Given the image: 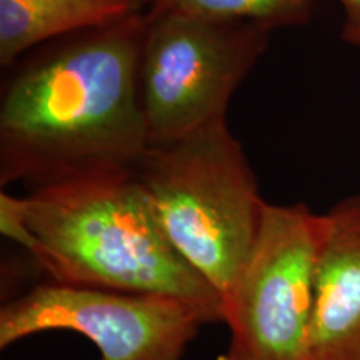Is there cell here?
I'll return each mask as SVG.
<instances>
[{"mask_svg": "<svg viewBox=\"0 0 360 360\" xmlns=\"http://www.w3.org/2000/svg\"><path fill=\"white\" fill-rule=\"evenodd\" d=\"M147 8L52 40L8 69L0 98V187L30 191L134 170L148 148L139 97Z\"/></svg>", "mask_w": 360, "mask_h": 360, "instance_id": "6da1fadb", "label": "cell"}, {"mask_svg": "<svg viewBox=\"0 0 360 360\" xmlns=\"http://www.w3.org/2000/svg\"><path fill=\"white\" fill-rule=\"evenodd\" d=\"M27 250L49 282L172 295L222 322V299L180 257L134 170L30 191Z\"/></svg>", "mask_w": 360, "mask_h": 360, "instance_id": "7a4b0ae2", "label": "cell"}, {"mask_svg": "<svg viewBox=\"0 0 360 360\" xmlns=\"http://www.w3.org/2000/svg\"><path fill=\"white\" fill-rule=\"evenodd\" d=\"M135 175L170 244L224 304L267 204L227 120L175 142L148 146Z\"/></svg>", "mask_w": 360, "mask_h": 360, "instance_id": "3957f363", "label": "cell"}, {"mask_svg": "<svg viewBox=\"0 0 360 360\" xmlns=\"http://www.w3.org/2000/svg\"><path fill=\"white\" fill-rule=\"evenodd\" d=\"M272 30L147 8L139 97L148 146L225 119L229 103L269 47Z\"/></svg>", "mask_w": 360, "mask_h": 360, "instance_id": "277c9868", "label": "cell"}, {"mask_svg": "<svg viewBox=\"0 0 360 360\" xmlns=\"http://www.w3.org/2000/svg\"><path fill=\"white\" fill-rule=\"evenodd\" d=\"M322 214L265 204L257 237L224 299L225 360H309Z\"/></svg>", "mask_w": 360, "mask_h": 360, "instance_id": "5b68a950", "label": "cell"}, {"mask_svg": "<svg viewBox=\"0 0 360 360\" xmlns=\"http://www.w3.org/2000/svg\"><path fill=\"white\" fill-rule=\"evenodd\" d=\"M210 322L209 314L179 297L45 281L0 309V349L72 330L96 345L101 360H182Z\"/></svg>", "mask_w": 360, "mask_h": 360, "instance_id": "8992f818", "label": "cell"}, {"mask_svg": "<svg viewBox=\"0 0 360 360\" xmlns=\"http://www.w3.org/2000/svg\"><path fill=\"white\" fill-rule=\"evenodd\" d=\"M309 360H360V193L322 214Z\"/></svg>", "mask_w": 360, "mask_h": 360, "instance_id": "52a82bcc", "label": "cell"}, {"mask_svg": "<svg viewBox=\"0 0 360 360\" xmlns=\"http://www.w3.org/2000/svg\"><path fill=\"white\" fill-rule=\"evenodd\" d=\"M147 8L137 0H0V65L40 45Z\"/></svg>", "mask_w": 360, "mask_h": 360, "instance_id": "ba28073f", "label": "cell"}, {"mask_svg": "<svg viewBox=\"0 0 360 360\" xmlns=\"http://www.w3.org/2000/svg\"><path fill=\"white\" fill-rule=\"evenodd\" d=\"M315 0H154L152 11L184 13L197 19L255 24L270 30L305 25Z\"/></svg>", "mask_w": 360, "mask_h": 360, "instance_id": "9c48e42d", "label": "cell"}, {"mask_svg": "<svg viewBox=\"0 0 360 360\" xmlns=\"http://www.w3.org/2000/svg\"><path fill=\"white\" fill-rule=\"evenodd\" d=\"M344 11L342 40L360 47V0H337Z\"/></svg>", "mask_w": 360, "mask_h": 360, "instance_id": "30bf717a", "label": "cell"}, {"mask_svg": "<svg viewBox=\"0 0 360 360\" xmlns=\"http://www.w3.org/2000/svg\"><path fill=\"white\" fill-rule=\"evenodd\" d=\"M137 2H141V4H143V6L146 7H150V4L154 2V0H137Z\"/></svg>", "mask_w": 360, "mask_h": 360, "instance_id": "8fae6325", "label": "cell"}, {"mask_svg": "<svg viewBox=\"0 0 360 360\" xmlns=\"http://www.w3.org/2000/svg\"><path fill=\"white\" fill-rule=\"evenodd\" d=\"M219 360H225V359H224V357H220V359H219Z\"/></svg>", "mask_w": 360, "mask_h": 360, "instance_id": "7c38bea8", "label": "cell"}]
</instances>
